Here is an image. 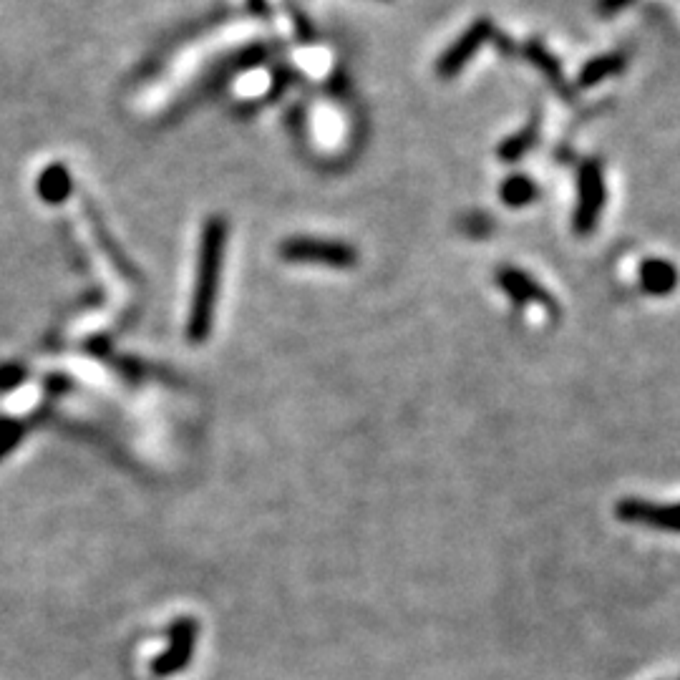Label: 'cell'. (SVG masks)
<instances>
[{
    "label": "cell",
    "mask_w": 680,
    "mask_h": 680,
    "mask_svg": "<svg viewBox=\"0 0 680 680\" xmlns=\"http://www.w3.org/2000/svg\"><path fill=\"white\" fill-rule=\"evenodd\" d=\"M227 220L212 215L204 220L197 247V272H194L192 303H189L187 335L194 343H202L215 325L217 298H220L222 265H225Z\"/></svg>",
    "instance_id": "1"
},
{
    "label": "cell",
    "mask_w": 680,
    "mask_h": 680,
    "mask_svg": "<svg viewBox=\"0 0 680 680\" xmlns=\"http://www.w3.org/2000/svg\"><path fill=\"white\" fill-rule=\"evenodd\" d=\"M280 260L298 262V265H325L333 270H348L358 262V250L343 240L328 237L295 235L280 242Z\"/></svg>",
    "instance_id": "2"
},
{
    "label": "cell",
    "mask_w": 680,
    "mask_h": 680,
    "mask_svg": "<svg viewBox=\"0 0 680 680\" xmlns=\"http://www.w3.org/2000/svg\"><path fill=\"white\" fill-rule=\"evenodd\" d=\"M265 56H267V48L262 46V43H255V46H247V48H242V51L227 56L225 61L217 63L212 71H207V74H204L202 79L192 86V91H189L184 99L177 101L174 111H177V114H184L187 109H192V104H199V101L210 99L212 94H217V91H220L227 81L235 79L237 74H242V71H247V68L265 61Z\"/></svg>",
    "instance_id": "3"
},
{
    "label": "cell",
    "mask_w": 680,
    "mask_h": 680,
    "mask_svg": "<svg viewBox=\"0 0 680 680\" xmlns=\"http://www.w3.org/2000/svg\"><path fill=\"white\" fill-rule=\"evenodd\" d=\"M605 172L597 159H587L582 162L580 172H577V207L572 215V227L577 235H592L597 230L602 210H605Z\"/></svg>",
    "instance_id": "4"
},
{
    "label": "cell",
    "mask_w": 680,
    "mask_h": 680,
    "mask_svg": "<svg viewBox=\"0 0 680 680\" xmlns=\"http://www.w3.org/2000/svg\"><path fill=\"white\" fill-rule=\"evenodd\" d=\"M492 36L494 26L489 18H479V21L471 23V26L466 28L444 53H441L439 63H436V74H439L441 79H454V76H459L466 68V63H469L476 53L482 51L484 43Z\"/></svg>",
    "instance_id": "5"
},
{
    "label": "cell",
    "mask_w": 680,
    "mask_h": 680,
    "mask_svg": "<svg viewBox=\"0 0 680 680\" xmlns=\"http://www.w3.org/2000/svg\"><path fill=\"white\" fill-rule=\"evenodd\" d=\"M615 517L625 524H643L660 532L680 534V502L655 504L648 499L628 497L615 504Z\"/></svg>",
    "instance_id": "6"
},
{
    "label": "cell",
    "mask_w": 680,
    "mask_h": 680,
    "mask_svg": "<svg viewBox=\"0 0 680 680\" xmlns=\"http://www.w3.org/2000/svg\"><path fill=\"white\" fill-rule=\"evenodd\" d=\"M497 280H499V288L504 290V295H507L512 303H517V305L550 303L547 295H544L542 285H539L537 280L529 275V272L519 270V267H504V270H499Z\"/></svg>",
    "instance_id": "7"
},
{
    "label": "cell",
    "mask_w": 680,
    "mask_h": 680,
    "mask_svg": "<svg viewBox=\"0 0 680 680\" xmlns=\"http://www.w3.org/2000/svg\"><path fill=\"white\" fill-rule=\"evenodd\" d=\"M678 267L673 262L663 260V257H650L640 265V285L648 295L655 298H665V295L673 293L678 288Z\"/></svg>",
    "instance_id": "8"
},
{
    "label": "cell",
    "mask_w": 680,
    "mask_h": 680,
    "mask_svg": "<svg viewBox=\"0 0 680 680\" xmlns=\"http://www.w3.org/2000/svg\"><path fill=\"white\" fill-rule=\"evenodd\" d=\"M38 197L46 204H63L71 194H74V174L68 172L66 164L53 162L38 174L36 182Z\"/></svg>",
    "instance_id": "9"
},
{
    "label": "cell",
    "mask_w": 680,
    "mask_h": 680,
    "mask_svg": "<svg viewBox=\"0 0 680 680\" xmlns=\"http://www.w3.org/2000/svg\"><path fill=\"white\" fill-rule=\"evenodd\" d=\"M623 68H625L623 53H605V56H597L582 66L580 76H577V86H580V89H592V86L602 84L605 79L623 74Z\"/></svg>",
    "instance_id": "10"
},
{
    "label": "cell",
    "mask_w": 680,
    "mask_h": 680,
    "mask_svg": "<svg viewBox=\"0 0 680 680\" xmlns=\"http://www.w3.org/2000/svg\"><path fill=\"white\" fill-rule=\"evenodd\" d=\"M537 194H539L537 182H532L527 174H512V177L504 179L502 189H499L502 202L507 204V207H512V210H522V207L532 204L534 199H537Z\"/></svg>",
    "instance_id": "11"
},
{
    "label": "cell",
    "mask_w": 680,
    "mask_h": 680,
    "mask_svg": "<svg viewBox=\"0 0 680 680\" xmlns=\"http://www.w3.org/2000/svg\"><path fill=\"white\" fill-rule=\"evenodd\" d=\"M527 56H529V61L534 63V66L542 71L547 79L552 81V86H555L557 91H562L565 96H570V91H567V81H565V74H562V66H560V61H557L555 56H552L547 48H544V43H539V41H529L527 43Z\"/></svg>",
    "instance_id": "12"
},
{
    "label": "cell",
    "mask_w": 680,
    "mask_h": 680,
    "mask_svg": "<svg viewBox=\"0 0 680 680\" xmlns=\"http://www.w3.org/2000/svg\"><path fill=\"white\" fill-rule=\"evenodd\" d=\"M537 124H527L522 131H517V134L507 136L502 144H499V159L502 162H517V159H522L524 154L529 152V149L534 147V142H537Z\"/></svg>",
    "instance_id": "13"
},
{
    "label": "cell",
    "mask_w": 680,
    "mask_h": 680,
    "mask_svg": "<svg viewBox=\"0 0 680 680\" xmlns=\"http://www.w3.org/2000/svg\"><path fill=\"white\" fill-rule=\"evenodd\" d=\"M600 3L605 13H618V11H623L628 3H633V0H600Z\"/></svg>",
    "instance_id": "14"
},
{
    "label": "cell",
    "mask_w": 680,
    "mask_h": 680,
    "mask_svg": "<svg viewBox=\"0 0 680 680\" xmlns=\"http://www.w3.org/2000/svg\"><path fill=\"white\" fill-rule=\"evenodd\" d=\"M252 3H255V6H260V3H262V0H252Z\"/></svg>",
    "instance_id": "15"
}]
</instances>
